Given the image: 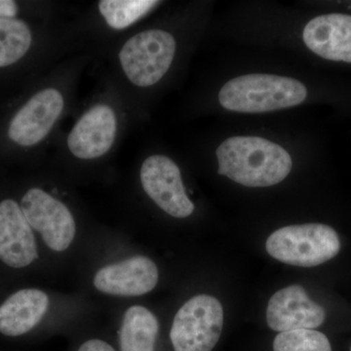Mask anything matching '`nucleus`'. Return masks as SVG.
I'll list each match as a JSON object with an SVG mask.
<instances>
[{"mask_svg":"<svg viewBox=\"0 0 351 351\" xmlns=\"http://www.w3.org/2000/svg\"><path fill=\"white\" fill-rule=\"evenodd\" d=\"M223 326V308L216 298L197 295L178 311L170 339L175 351H212Z\"/></svg>","mask_w":351,"mask_h":351,"instance_id":"nucleus-4","label":"nucleus"},{"mask_svg":"<svg viewBox=\"0 0 351 351\" xmlns=\"http://www.w3.org/2000/svg\"><path fill=\"white\" fill-rule=\"evenodd\" d=\"M302 38L307 48L318 56L351 64V15L318 16L307 23Z\"/></svg>","mask_w":351,"mask_h":351,"instance_id":"nucleus-13","label":"nucleus"},{"mask_svg":"<svg viewBox=\"0 0 351 351\" xmlns=\"http://www.w3.org/2000/svg\"><path fill=\"white\" fill-rule=\"evenodd\" d=\"M78 351H115L112 346L101 339H90L80 346Z\"/></svg>","mask_w":351,"mask_h":351,"instance_id":"nucleus-19","label":"nucleus"},{"mask_svg":"<svg viewBox=\"0 0 351 351\" xmlns=\"http://www.w3.org/2000/svg\"><path fill=\"white\" fill-rule=\"evenodd\" d=\"M17 4L11 0H0V18H14L17 14Z\"/></svg>","mask_w":351,"mask_h":351,"instance_id":"nucleus-20","label":"nucleus"},{"mask_svg":"<svg viewBox=\"0 0 351 351\" xmlns=\"http://www.w3.org/2000/svg\"><path fill=\"white\" fill-rule=\"evenodd\" d=\"M141 182L147 195L170 216L184 219L195 211L179 167L168 157L152 156L145 159L141 168Z\"/></svg>","mask_w":351,"mask_h":351,"instance_id":"nucleus-7","label":"nucleus"},{"mask_svg":"<svg viewBox=\"0 0 351 351\" xmlns=\"http://www.w3.org/2000/svg\"><path fill=\"white\" fill-rule=\"evenodd\" d=\"M157 3L149 0H103L99 8L110 27L122 29L134 24Z\"/></svg>","mask_w":351,"mask_h":351,"instance_id":"nucleus-17","label":"nucleus"},{"mask_svg":"<svg viewBox=\"0 0 351 351\" xmlns=\"http://www.w3.org/2000/svg\"><path fill=\"white\" fill-rule=\"evenodd\" d=\"M115 134L114 112L108 106H95L83 115L69 133V151L77 158H98L110 151Z\"/></svg>","mask_w":351,"mask_h":351,"instance_id":"nucleus-12","label":"nucleus"},{"mask_svg":"<svg viewBox=\"0 0 351 351\" xmlns=\"http://www.w3.org/2000/svg\"><path fill=\"white\" fill-rule=\"evenodd\" d=\"M325 318L324 308L311 301L300 285L281 289L267 304V325L276 332L313 330L322 325Z\"/></svg>","mask_w":351,"mask_h":351,"instance_id":"nucleus-8","label":"nucleus"},{"mask_svg":"<svg viewBox=\"0 0 351 351\" xmlns=\"http://www.w3.org/2000/svg\"><path fill=\"white\" fill-rule=\"evenodd\" d=\"M265 249L279 262L313 267L336 257L341 250V241L331 226L306 223L284 226L271 233Z\"/></svg>","mask_w":351,"mask_h":351,"instance_id":"nucleus-3","label":"nucleus"},{"mask_svg":"<svg viewBox=\"0 0 351 351\" xmlns=\"http://www.w3.org/2000/svg\"><path fill=\"white\" fill-rule=\"evenodd\" d=\"M49 306L48 295L38 289H24L11 295L0 306V332L18 337L31 331Z\"/></svg>","mask_w":351,"mask_h":351,"instance_id":"nucleus-14","label":"nucleus"},{"mask_svg":"<svg viewBox=\"0 0 351 351\" xmlns=\"http://www.w3.org/2000/svg\"><path fill=\"white\" fill-rule=\"evenodd\" d=\"M350 351H351V348H350Z\"/></svg>","mask_w":351,"mask_h":351,"instance_id":"nucleus-21","label":"nucleus"},{"mask_svg":"<svg viewBox=\"0 0 351 351\" xmlns=\"http://www.w3.org/2000/svg\"><path fill=\"white\" fill-rule=\"evenodd\" d=\"M176 52L172 34L149 29L129 39L119 52L120 64L128 80L138 87H149L167 73Z\"/></svg>","mask_w":351,"mask_h":351,"instance_id":"nucleus-5","label":"nucleus"},{"mask_svg":"<svg viewBox=\"0 0 351 351\" xmlns=\"http://www.w3.org/2000/svg\"><path fill=\"white\" fill-rule=\"evenodd\" d=\"M158 282V269L151 258L135 256L103 267L94 277V286L101 293L123 297L147 294Z\"/></svg>","mask_w":351,"mask_h":351,"instance_id":"nucleus-10","label":"nucleus"},{"mask_svg":"<svg viewBox=\"0 0 351 351\" xmlns=\"http://www.w3.org/2000/svg\"><path fill=\"white\" fill-rule=\"evenodd\" d=\"M38 257L36 239L17 202L0 203V260L14 269L31 265Z\"/></svg>","mask_w":351,"mask_h":351,"instance_id":"nucleus-11","label":"nucleus"},{"mask_svg":"<svg viewBox=\"0 0 351 351\" xmlns=\"http://www.w3.org/2000/svg\"><path fill=\"white\" fill-rule=\"evenodd\" d=\"M21 209L29 226L41 233L52 250H66L75 239V221L68 207L43 189H29Z\"/></svg>","mask_w":351,"mask_h":351,"instance_id":"nucleus-6","label":"nucleus"},{"mask_svg":"<svg viewBox=\"0 0 351 351\" xmlns=\"http://www.w3.org/2000/svg\"><path fill=\"white\" fill-rule=\"evenodd\" d=\"M219 175L248 188H267L282 182L292 169L290 154L261 137L226 138L217 149Z\"/></svg>","mask_w":351,"mask_h":351,"instance_id":"nucleus-1","label":"nucleus"},{"mask_svg":"<svg viewBox=\"0 0 351 351\" xmlns=\"http://www.w3.org/2000/svg\"><path fill=\"white\" fill-rule=\"evenodd\" d=\"M32 32L23 21L0 18V68L19 61L29 51Z\"/></svg>","mask_w":351,"mask_h":351,"instance_id":"nucleus-16","label":"nucleus"},{"mask_svg":"<svg viewBox=\"0 0 351 351\" xmlns=\"http://www.w3.org/2000/svg\"><path fill=\"white\" fill-rule=\"evenodd\" d=\"M306 96V88L299 80L256 73L226 82L219 91V101L232 112L261 113L295 107Z\"/></svg>","mask_w":351,"mask_h":351,"instance_id":"nucleus-2","label":"nucleus"},{"mask_svg":"<svg viewBox=\"0 0 351 351\" xmlns=\"http://www.w3.org/2000/svg\"><path fill=\"white\" fill-rule=\"evenodd\" d=\"M158 321L144 306H131L126 311L119 332L121 351H154Z\"/></svg>","mask_w":351,"mask_h":351,"instance_id":"nucleus-15","label":"nucleus"},{"mask_svg":"<svg viewBox=\"0 0 351 351\" xmlns=\"http://www.w3.org/2000/svg\"><path fill=\"white\" fill-rule=\"evenodd\" d=\"M63 108V96L58 90L49 88L38 92L13 117L9 137L23 147L38 144L48 135Z\"/></svg>","mask_w":351,"mask_h":351,"instance_id":"nucleus-9","label":"nucleus"},{"mask_svg":"<svg viewBox=\"0 0 351 351\" xmlns=\"http://www.w3.org/2000/svg\"><path fill=\"white\" fill-rule=\"evenodd\" d=\"M274 351H332V348L323 332L304 329L279 332L274 339Z\"/></svg>","mask_w":351,"mask_h":351,"instance_id":"nucleus-18","label":"nucleus"}]
</instances>
